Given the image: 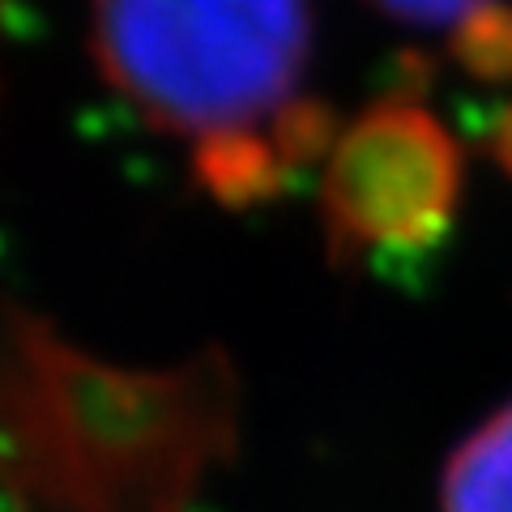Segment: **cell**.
Returning a JSON list of instances; mask_svg holds the SVG:
<instances>
[{"mask_svg": "<svg viewBox=\"0 0 512 512\" xmlns=\"http://www.w3.org/2000/svg\"><path fill=\"white\" fill-rule=\"evenodd\" d=\"M308 0H94V56L154 128L197 158L269 146L295 167L325 146L320 107H299Z\"/></svg>", "mask_w": 512, "mask_h": 512, "instance_id": "6da1fadb", "label": "cell"}, {"mask_svg": "<svg viewBox=\"0 0 512 512\" xmlns=\"http://www.w3.org/2000/svg\"><path fill=\"white\" fill-rule=\"evenodd\" d=\"M461 192V154L448 128L410 99H384L338 137L320 205L333 248H419L440 239Z\"/></svg>", "mask_w": 512, "mask_h": 512, "instance_id": "7a4b0ae2", "label": "cell"}, {"mask_svg": "<svg viewBox=\"0 0 512 512\" xmlns=\"http://www.w3.org/2000/svg\"><path fill=\"white\" fill-rule=\"evenodd\" d=\"M444 512H512V406L487 419L448 461Z\"/></svg>", "mask_w": 512, "mask_h": 512, "instance_id": "3957f363", "label": "cell"}, {"mask_svg": "<svg viewBox=\"0 0 512 512\" xmlns=\"http://www.w3.org/2000/svg\"><path fill=\"white\" fill-rule=\"evenodd\" d=\"M457 56L470 64V73H512V9L491 5L478 18H470L457 30Z\"/></svg>", "mask_w": 512, "mask_h": 512, "instance_id": "277c9868", "label": "cell"}, {"mask_svg": "<svg viewBox=\"0 0 512 512\" xmlns=\"http://www.w3.org/2000/svg\"><path fill=\"white\" fill-rule=\"evenodd\" d=\"M384 13L414 26H448L453 22L457 30L466 26L470 18H478L483 9H491L495 0H376Z\"/></svg>", "mask_w": 512, "mask_h": 512, "instance_id": "5b68a950", "label": "cell"}]
</instances>
